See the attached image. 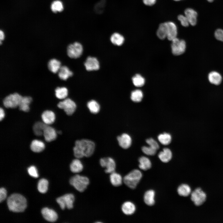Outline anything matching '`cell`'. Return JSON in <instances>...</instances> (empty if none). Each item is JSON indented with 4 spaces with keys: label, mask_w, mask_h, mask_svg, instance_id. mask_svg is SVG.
Returning <instances> with one entry per match:
<instances>
[{
    "label": "cell",
    "mask_w": 223,
    "mask_h": 223,
    "mask_svg": "<svg viewBox=\"0 0 223 223\" xmlns=\"http://www.w3.org/2000/svg\"><path fill=\"white\" fill-rule=\"evenodd\" d=\"M206 199V193L200 188L196 189L191 193V200L196 206L202 205L205 201Z\"/></svg>",
    "instance_id": "30bf717a"
},
{
    "label": "cell",
    "mask_w": 223,
    "mask_h": 223,
    "mask_svg": "<svg viewBox=\"0 0 223 223\" xmlns=\"http://www.w3.org/2000/svg\"><path fill=\"white\" fill-rule=\"evenodd\" d=\"M32 98L30 96L22 97L19 106V109L24 112L29 110V106L32 101Z\"/></svg>",
    "instance_id": "603a6c76"
},
{
    "label": "cell",
    "mask_w": 223,
    "mask_h": 223,
    "mask_svg": "<svg viewBox=\"0 0 223 223\" xmlns=\"http://www.w3.org/2000/svg\"><path fill=\"white\" fill-rule=\"evenodd\" d=\"M177 18L180 21L182 25L185 27H188L190 24L189 21L185 15H180L178 16Z\"/></svg>",
    "instance_id": "ee69618b"
},
{
    "label": "cell",
    "mask_w": 223,
    "mask_h": 223,
    "mask_svg": "<svg viewBox=\"0 0 223 223\" xmlns=\"http://www.w3.org/2000/svg\"><path fill=\"white\" fill-rule=\"evenodd\" d=\"M209 2H212L214 0H207Z\"/></svg>",
    "instance_id": "f907efd6"
},
{
    "label": "cell",
    "mask_w": 223,
    "mask_h": 223,
    "mask_svg": "<svg viewBox=\"0 0 223 223\" xmlns=\"http://www.w3.org/2000/svg\"><path fill=\"white\" fill-rule=\"evenodd\" d=\"M73 75L72 72L67 66H61L58 72L59 77L61 80H66Z\"/></svg>",
    "instance_id": "4316f807"
},
{
    "label": "cell",
    "mask_w": 223,
    "mask_h": 223,
    "mask_svg": "<svg viewBox=\"0 0 223 223\" xmlns=\"http://www.w3.org/2000/svg\"><path fill=\"white\" fill-rule=\"evenodd\" d=\"M99 163L101 167L106 168L105 172L107 173H111L115 172L116 164L114 160L111 157L101 158Z\"/></svg>",
    "instance_id": "8fae6325"
},
{
    "label": "cell",
    "mask_w": 223,
    "mask_h": 223,
    "mask_svg": "<svg viewBox=\"0 0 223 223\" xmlns=\"http://www.w3.org/2000/svg\"><path fill=\"white\" fill-rule=\"evenodd\" d=\"M86 70L88 71L97 70L99 68V64L98 59L95 57L89 56L84 63Z\"/></svg>",
    "instance_id": "7c38bea8"
},
{
    "label": "cell",
    "mask_w": 223,
    "mask_h": 223,
    "mask_svg": "<svg viewBox=\"0 0 223 223\" xmlns=\"http://www.w3.org/2000/svg\"><path fill=\"white\" fill-rule=\"evenodd\" d=\"M121 210L124 214L127 215H131L135 211L136 207L131 202L126 201L122 204Z\"/></svg>",
    "instance_id": "ffe728a7"
},
{
    "label": "cell",
    "mask_w": 223,
    "mask_h": 223,
    "mask_svg": "<svg viewBox=\"0 0 223 223\" xmlns=\"http://www.w3.org/2000/svg\"><path fill=\"white\" fill-rule=\"evenodd\" d=\"M158 139L161 144L166 145L171 142L172 137L169 133H164L159 134L158 137Z\"/></svg>",
    "instance_id": "e575fe53"
},
{
    "label": "cell",
    "mask_w": 223,
    "mask_h": 223,
    "mask_svg": "<svg viewBox=\"0 0 223 223\" xmlns=\"http://www.w3.org/2000/svg\"><path fill=\"white\" fill-rule=\"evenodd\" d=\"M172 51L173 54L175 55H178L183 54L186 49V43L183 40H180L177 37L172 41Z\"/></svg>",
    "instance_id": "ba28073f"
},
{
    "label": "cell",
    "mask_w": 223,
    "mask_h": 223,
    "mask_svg": "<svg viewBox=\"0 0 223 223\" xmlns=\"http://www.w3.org/2000/svg\"><path fill=\"white\" fill-rule=\"evenodd\" d=\"M139 168L143 170H146L151 167V163L150 160L147 157L142 156L139 159Z\"/></svg>",
    "instance_id": "f546056e"
},
{
    "label": "cell",
    "mask_w": 223,
    "mask_h": 223,
    "mask_svg": "<svg viewBox=\"0 0 223 223\" xmlns=\"http://www.w3.org/2000/svg\"><path fill=\"white\" fill-rule=\"evenodd\" d=\"M142 152L145 154L149 155H155L157 150L150 146H143L142 148Z\"/></svg>",
    "instance_id": "60d3db41"
},
{
    "label": "cell",
    "mask_w": 223,
    "mask_h": 223,
    "mask_svg": "<svg viewBox=\"0 0 223 223\" xmlns=\"http://www.w3.org/2000/svg\"><path fill=\"white\" fill-rule=\"evenodd\" d=\"M55 95L59 99H64L66 98L68 95V90L65 87H58L55 90Z\"/></svg>",
    "instance_id": "836d02e7"
},
{
    "label": "cell",
    "mask_w": 223,
    "mask_h": 223,
    "mask_svg": "<svg viewBox=\"0 0 223 223\" xmlns=\"http://www.w3.org/2000/svg\"><path fill=\"white\" fill-rule=\"evenodd\" d=\"M110 40L113 44L120 46L123 43L124 41V38L120 34L118 33H115L111 36Z\"/></svg>",
    "instance_id": "d6a6232c"
},
{
    "label": "cell",
    "mask_w": 223,
    "mask_h": 223,
    "mask_svg": "<svg viewBox=\"0 0 223 223\" xmlns=\"http://www.w3.org/2000/svg\"><path fill=\"white\" fill-rule=\"evenodd\" d=\"M83 50L82 45L78 42H75L68 46L67 53L68 56L70 58L76 59L81 56Z\"/></svg>",
    "instance_id": "9c48e42d"
},
{
    "label": "cell",
    "mask_w": 223,
    "mask_h": 223,
    "mask_svg": "<svg viewBox=\"0 0 223 223\" xmlns=\"http://www.w3.org/2000/svg\"><path fill=\"white\" fill-rule=\"evenodd\" d=\"M208 80L211 84L218 85L221 82L222 77L221 75L216 71H212L210 72L208 76Z\"/></svg>",
    "instance_id": "44dd1931"
},
{
    "label": "cell",
    "mask_w": 223,
    "mask_h": 223,
    "mask_svg": "<svg viewBox=\"0 0 223 223\" xmlns=\"http://www.w3.org/2000/svg\"><path fill=\"white\" fill-rule=\"evenodd\" d=\"M214 35L215 38L218 40L223 42V30L218 29L215 32Z\"/></svg>",
    "instance_id": "f6af8a7d"
},
{
    "label": "cell",
    "mask_w": 223,
    "mask_h": 223,
    "mask_svg": "<svg viewBox=\"0 0 223 223\" xmlns=\"http://www.w3.org/2000/svg\"><path fill=\"white\" fill-rule=\"evenodd\" d=\"M172 154L171 151L168 148L163 149L158 154V157L161 161L164 163H167L171 159Z\"/></svg>",
    "instance_id": "cb8c5ba5"
},
{
    "label": "cell",
    "mask_w": 223,
    "mask_h": 223,
    "mask_svg": "<svg viewBox=\"0 0 223 223\" xmlns=\"http://www.w3.org/2000/svg\"><path fill=\"white\" fill-rule=\"evenodd\" d=\"M22 97L17 93L10 94L4 98L3 105L7 108H15L19 106Z\"/></svg>",
    "instance_id": "8992f818"
},
{
    "label": "cell",
    "mask_w": 223,
    "mask_h": 223,
    "mask_svg": "<svg viewBox=\"0 0 223 223\" xmlns=\"http://www.w3.org/2000/svg\"><path fill=\"white\" fill-rule=\"evenodd\" d=\"M184 13L190 24L192 26L195 25L197 23V12L193 9L189 8L185 10Z\"/></svg>",
    "instance_id": "ac0fdd59"
},
{
    "label": "cell",
    "mask_w": 223,
    "mask_h": 223,
    "mask_svg": "<svg viewBox=\"0 0 223 223\" xmlns=\"http://www.w3.org/2000/svg\"><path fill=\"white\" fill-rule=\"evenodd\" d=\"M146 142L149 146L157 150L159 148V146L158 143L154 139L151 138L147 139L146 140Z\"/></svg>",
    "instance_id": "7bdbcfd3"
},
{
    "label": "cell",
    "mask_w": 223,
    "mask_h": 223,
    "mask_svg": "<svg viewBox=\"0 0 223 223\" xmlns=\"http://www.w3.org/2000/svg\"><path fill=\"white\" fill-rule=\"evenodd\" d=\"M87 106L90 112L96 114L99 111L100 106L98 103L94 100H91L87 103Z\"/></svg>",
    "instance_id": "d590c367"
},
{
    "label": "cell",
    "mask_w": 223,
    "mask_h": 223,
    "mask_svg": "<svg viewBox=\"0 0 223 223\" xmlns=\"http://www.w3.org/2000/svg\"><path fill=\"white\" fill-rule=\"evenodd\" d=\"M95 146L94 143L88 139L77 140L73 148L74 155L78 159L84 157H89L93 154Z\"/></svg>",
    "instance_id": "6da1fadb"
},
{
    "label": "cell",
    "mask_w": 223,
    "mask_h": 223,
    "mask_svg": "<svg viewBox=\"0 0 223 223\" xmlns=\"http://www.w3.org/2000/svg\"><path fill=\"white\" fill-rule=\"evenodd\" d=\"M41 117L43 122L48 125L53 124L55 118L54 113L50 110L44 111L42 114Z\"/></svg>",
    "instance_id": "e0dca14e"
},
{
    "label": "cell",
    "mask_w": 223,
    "mask_h": 223,
    "mask_svg": "<svg viewBox=\"0 0 223 223\" xmlns=\"http://www.w3.org/2000/svg\"><path fill=\"white\" fill-rule=\"evenodd\" d=\"M57 106L59 108L63 109L68 116L71 115L74 113L77 107L74 102L69 98H65L63 101L60 102L58 104Z\"/></svg>",
    "instance_id": "52a82bcc"
},
{
    "label": "cell",
    "mask_w": 223,
    "mask_h": 223,
    "mask_svg": "<svg viewBox=\"0 0 223 223\" xmlns=\"http://www.w3.org/2000/svg\"><path fill=\"white\" fill-rule=\"evenodd\" d=\"M117 140L120 146L123 149H127L131 145V138L127 133H123L121 135L118 136Z\"/></svg>",
    "instance_id": "5bb4252c"
},
{
    "label": "cell",
    "mask_w": 223,
    "mask_h": 223,
    "mask_svg": "<svg viewBox=\"0 0 223 223\" xmlns=\"http://www.w3.org/2000/svg\"><path fill=\"white\" fill-rule=\"evenodd\" d=\"M47 125L40 121L36 122L33 125V130L34 133L37 136H40L43 135L44 129Z\"/></svg>",
    "instance_id": "f1b7e54d"
},
{
    "label": "cell",
    "mask_w": 223,
    "mask_h": 223,
    "mask_svg": "<svg viewBox=\"0 0 223 223\" xmlns=\"http://www.w3.org/2000/svg\"><path fill=\"white\" fill-rule=\"evenodd\" d=\"M157 37L160 39L163 40L167 37V27L166 22L161 24L157 31Z\"/></svg>",
    "instance_id": "1f68e13d"
},
{
    "label": "cell",
    "mask_w": 223,
    "mask_h": 223,
    "mask_svg": "<svg viewBox=\"0 0 223 223\" xmlns=\"http://www.w3.org/2000/svg\"><path fill=\"white\" fill-rule=\"evenodd\" d=\"M48 182L45 179H41L38 181L37 189L39 191L42 193H45L48 190Z\"/></svg>",
    "instance_id": "8d00e7d4"
},
{
    "label": "cell",
    "mask_w": 223,
    "mask_h": 223,
    "mask_svg": "<svg viewBox=\"0 0 223 223\" xmlns=\"http://www.w3.org/2000/svg\"><path fill=\"white\" fill-rule=\"evenodd\" d=\"M70 184L80 192L84 191L90 183L89 178L85 176L76 174L70 179Z\"/></svg>",
    "instance_id": "3957f363"
},
{
    "label": "cell",
    "mask_w": 223,
    "mask_h": 223,
    "mask_svg": "<svg viewBox=\"0 0 223 223\" xmlns=\"http://www.w3.org/2000/svg\"><path fill=\"white\" fill-rule=\"evenodd\" d=\"M30 147L32 151L38 153L42 152L44 149L45 145L42 141L35 139L32 141Z\"/></svg>",
    "instance_id": "d4e9b609"
},
{
    "label": "cell",
    "mask_w": 223,
    "mask_h": 223,
    "mask_svg": "<svg viewBox=\"0 0 223 223\" xmlns=\"http://www.w3.org/2000/svg\"><path fill=\"white\" fill-rule=\"evenodd\" d=\"M143 97V93L141 90H137L133 91L131 92L130 97L132 100L135 102H141Z\"/></svg>",
    "instance_id": "74e56055"
},
{
    "label": "cell",
    "mask_w": 223,
    "mask_h": 223,
    "mask_svg": "<svg viewBox=\"0 0 223 223\" xmlns=\"http://www.w3.org/2000/svg\"><path fill=\"white\" fill-rule=\"evenodd\" d=\"M70 168L72 172L78 173L82 171L84 166L79 159L76 158L72 161L70 165Z\"/></svg>",
    "instance_id": "d6986e66"
},
{
    "label": "cell",
    "mask_w": 223,
    "mask_h": 223,
    "mask_svg": "<svg viewBox=\"0 0 223 223\" xmlns=\"http://www.w3.org/2000/svg\"><path fill=\"white\" fill-rule=\"evenodd\" d=\"M4 38V34L2 31L1 30L0 31V41L1 40H3Z\"/></svg>",
    "instance_id": "681fc988"
},
{
    "label": "cell",
    "mask_w": 223,
    "mask_h": 223,
    "mask_svg": "<svg viewBox=\"0 0 223 223\" xmlns=\"http://www.w3.org/2000/svg\"><path fill=\"white\" fill-rule=\"evenodd\" d=\"M109 179L111 184L116 187L121 185L123 181V179L121 176L115 172L110 173Z\"/></svg>",
    "instance_id": "7402d4cb"
},
{
    "label": "cell",
    "mask_w": 223,
    "mask_h": 223,
    "mask_svg": "<svg viewBox=\"0 0 223 223\" xmlns=\"http://www.w3.org/2000/svg\"><path fill=\"white\" fill-rule=\"evenodd\" d=\"M51 8L52 11L54 12L59 11L63 10V7L62 3L60 1H55L52 3Z\"/></svg>",
    "instance_id": "ab89813d"
},
{
    "label": "cell",
    "mask_w": 223,
    "mask_h": 223,
    "mask_svg": "<svg viewBox=\"0 0 223 223\" xmlns=\"http://www.w3.org/2000/svg\"><path fill=\"white\" fill-rule=\"evenodd\" d=\"M167 27V36L168 39L171 41L177 37V28L176 24L173 22H166Z\"/></svg>",
    "instance_id": "2e32d148"
},
{
    "label": "cell",
    "mask_w": 223,
    "mask_h": 223,
    "mask_svg": "<svg viewBox=\"0 0 223 223\" xmlns=\"http://www.w3.org/2000/svg\"><path fill=\"white\" fill-rule=\"evenodd\" d=\"M75 199L73 194L68 193L57 198L56 201L62 209H64L65 208L70 209L73 208Z\"/></svg>",
    "instance_id": "5b68a950"
},
{
    "label": "cell",
    "mask_w": 223,
    "mask_h": 223,
    "mask_svg": "<svg viewBox=\"0 0 223 223\" xmlns=\"http://www.w3.org/2000/svg\"><path fill=\"white\" fill-rule=\"evenodd\" d=\"M155 192L152 190H148L145 193L144 196V200L146 205L149 206L154 205L155 203Z\"/></svg>",
    "instance_id": "484cf974"
},
{
    "label": "cell",
    "mask_w": 223,
    "mask_h": 223,
    "mask_svg": "<svg viewBox=\"0 0 223 223\" xmlns=\"http://www.w3.org/2000/svg\"><path fill=\"white\" fill-rule=\"evenodd\" d=\"M143 1L145 5L151 6L155 3L156 0H143Z\"/></svg>",
    "instance_id": "7dc6e473"
},
{
    "label": "cell",
    "mask_w": 223,
    "mask_h": 223,
    "mask_svg": "<svg viewBox=\"0 0 223 223\" xmlns=\"http://www.w3.org/2000/svg\"><path fill=\"white\" fill-rule=\"evenodd\" d=\"M41 212L44 218L48 221L54 222L58 218L56 212L52 209L45 208L42 209Z\"/></svg>",
    "instance_id": "4fadbf2b"
},
{
    "label": "cell",
    "mask_w": 223,
    "mask_h": 223,
    "mask_svg": "<svg viewBox=\"0 0 223 223\" xmlns=\"http://www.w3.org/2000/svg\"><path fill=\"white\" fill-rule=\"evenodd\" d=\"M142 176V174L140 171L134 169L124 177L123 178V182L129 188L134 189L141 180Z\"/></svg>",
    "instance_id": "277c9868"
},
{
    "label": "cell",
    "mask_w": 223,
    "mask_h": 223,
    "mask_svg": "<svg viewBox=\"0 0 223 223\" xmlns=\"http://www.w3.org/2000/svg\"><path fill=\"white\" fill-rule=\"evenodd\" d=\"M133 85L136 87H141L145 83V79L140 74H137L134 76L132 79Z\"/></svg>",
    "instance_id": "f35d334b"
},
{
    "label": "cell",
    "mask_w": 223,
    "mask_h": 223,
    "mask_svg": "<svg viewBox=\"0 0 223 223\" xmlns=\"http://www.w3.org/2000/svg\"><path fill=\"white\" fill-rule=\"evenodd\" d=\"M43 135L45 140L49 142L54 141L56 138L57 133L54 128L47 125L44 129Z\"/></svg>",
    "instance_id": "9a60e30c"
},
{
    "label": "cell",
    "mask_w": 223,
    "mask_h": 223,
    "mask_svg": "<svg viewBox=\"0 0 223 223\" xmlns=\"http://www.w3.org/2000/svg\"><path fill=\"white\" fill-rule=\"evenodd\" d=\"M7 203L9 210L14 212H23L27 207L25 198L18 194H13L9 196Z\"/></svg>",
    "instance_id": "7a4b0ae2"
},
{
    "label": "cell",
    "mask_w": 223,
    "mask_h": 223,
    "mask_svg": "<svg viewBox=\"0 0 223 223\" xmlns=\"http://www.w3.org/2000/svg\"><path fill=\"white\" fill-rule=\"evenodd\" d=\"M7 191L4 188H1L0 189V202L3 201L7 197Z\"/></svg>",
    "instance_id": "bcb514c9"
},
{
    "label": "cell",
    "mask_w": 223,
    "mask_h": 223,
    "mask_svg": "<svg viewBox=\"0 0 223 223\" xmlns=\"http://www.w3.org/2000/svg\"><path fill=\"white\" fill-rule=\"evenodd\" d=\"M28 172L29 175L34 178H37L38 177L37 170L36 167L34 166H31L28 168Z\"/></svg>",
    "instance_id": "b9f144b4"
},
{
    "label": "cell",
    "mask_w": 223,
    "mask_h": 223,
    "mask_svg": "<svg viewBox=\"0 0 223 223\" xmlns=\"http://www.w3.org/2000/svg\"><path fill=\"white\" fill-rule=\"evenodd\" d=\"M61 66L60 62L55 59H50L48 63V69L54 73L58 72Z\"/></svg>",
    "instance_id": "83f0119b"
},
{
    "label": "cell",
    "mask_w": 223,
    "mask_h": 223,
    "mask_svg": "<svg viewBox=\"0 0 223 223\" xmlns=\"http://www.w3.org/2000/svg\"><path fill=\"white\" fill-rule=\"evenodd\" d=\"M177 192L180 196L186 197L191 193V189L188 185L184 184H181L178 187Z\"/></svg>",
    "instance_id": "4dcf8cb0"
},
{
    "label": "cell",
    "mask_w": 223,
    "mask_h": 223,
    "mask_svg": "<svg viewBox=\"0 0 223 223\" xmlns=\"http://www.w3.org/2000/svg\"><path fill=\"white\" fill-rule=\"evenodd\" d=\"M174 0V1H180V0Z\"/></svg>",
    "instance_id": "816d5d0a"
},
{
    "label": "cell",
    "mask_w": 223,
    "mask_h": 223,
    "mask_svg": "<svg viewBox=\"0 0 223 223\" xmlns=\"http://www.w3.org/2000/svg\"><path fill=\"white\" fill-rule=\"evenodd\" d=\"M5 113L3 109L1 108L0 109V120L1 121L5 117Z\"/></svg>",
    "instance_id": "c3c4849f"
}]
</instances>
